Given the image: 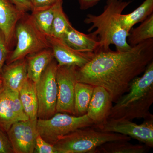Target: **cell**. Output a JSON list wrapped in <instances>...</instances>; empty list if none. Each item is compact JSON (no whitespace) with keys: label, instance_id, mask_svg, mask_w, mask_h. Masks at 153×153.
<instances>
[{"label":"cell","instance_id":"cell-15","mask_svg":"<svg viewBox=\"0 0 153 153\" xmlns=\"http://www.w3.org/2000/svg\"><path fill=\"white\" fill-rule=\"evenodd\" d=\"M62 39L71 48L80 52L96 53L100 50V44L97 36L93 33L85 34L81 33L72 26Z\"/></svg>","mask_w":153,"mask_h":153},{"label":"cell","instance_id":"cell-17","mask_svg":"<svg viewBox=\"0 0 153 153\" xmlns=\"http://www.w3.org/2000/svg\"><path fill=\"white\" fill-rule=\"evenodd\" d=\"M27 77L36 83L49 63L55 59L52 49L47 48L26 57Z\"/></svg>","mask_w":153,"mask_h":153},{"label":"cell","instance_id":"cell-20","mask_svg":"<svg viewBox=\"0 0 153 153\" xmlns=\"http://www.w3.org/2000/svg\"><path fill=\"white\" fill-rule=\"evenodd\" d=\"M94 87V85L88 83L76 82L74 91V116H81L86 114Z\"/></svg>","mask_w":153,"mask_h":153},{"label":"cell","instance_id":"cell-13","mask_svg":"<svg viewBox=\"0 0 153 153\" xmlns=\"http://www.w3.org/2000/svg\"><path fill=\"white\" fill-rule=\"evenodd\" d=\"M112 102L111 96L106 89L101 86H94L86 114L93 125L100 124L106 120Z\"/></svg>","mask_w":153,"mask_h":153},{"label":"cell","instance_id":"cell-21","mask_svg":"<svg viewBox=\"0 0 153 153\" xmlns=\"http://www.w3.org/2000/svg\"><path fill=\"white\" fill-rule=\"evenodd\" d=\"M148 147L146 145L132 144L127 141H116L103 144L94 153H144Z\"/></svg>","mask_w":153,"mask_h":153},{"label":"cell","instance_id":"cell-4","mask_svg":"<svg viewBox=\"0 0 153 153\" xmlns=\"http://www.w3.org/2000/svg\"><path fill=\"white\" fill-rule=\"evenodd\" d=\"M131 140L128 136L100 131L92 126L78 129L64 136L54 146L58 153H94L99 146L105 143Z\"/></svg>","mask_w":153,"mask_h":153},{"label":"cell","instance_id":"cell-6","mask_svg":"<svg viewBox=\"0 0 153 153\" xmlns=\"http://www.w3.org/2000/svg\"><path fill=\"white\" fill-rule=\"evenodd\" d=\"M87 114L76 116L63 113H56L48 119H38V133L46 141L53 145L62 137L78 129L93 126Z\"/></svg>","mask_w":153,"mask_h":153},{"label":"cell","instance_id":"cell-28","mask_svg":"<svg viewBox=\"0 0 153 153\" xmlns=\"http://www.w3.org/2000/svg\"><path fill=\"white\" fill-rule=\"evenodd\" d=\"M0 153H14L7 134L0 130Z\"/></svg>","mask_w":153,"mask_h":153},{"label":"cell","instance_id":"cell-31","mask_svg":"<svg viewBox=\"0 0 153 153\" xmlns=\"http://www.w3.org/2000/svg\"><path fill=\"white\" fill-rule=\"evenodd\" d=\"M4 85L2 78L1 76V74H0V90L4 87Z\"/></svg>","mask_w":153,"mask_h":153},{"label":"cell","instance_id":"cell-26","mask_svg":"<svg viewBox=\"0 0 153 153\" xmlns=\"http://www.w3.org/2000/svg\"><path fill=\"white\" fill-rule=\"evenodd\" d=\"M10 51L9 46L6 42L5 38L0 30V74L7 59Z\"/></svg>","mask_w":153,"mask_h":153},{"label":"cell","instance_id":"cell-14","mask_svg":"<svg viewBox=\"0 0 153 153\" xmlns=\"http://www.w3.org/2000/svg\"><path fill=\"white\" fill-rule=\"evenodd\" d=\"M25 13L17 8L10 0H0V30L9 46L15 36L18 22Z\"/></svg>","mask_w":153,"mask_h":153},{"label":"cell","instance_id":"cell-22","mask_svg":"<svg viewBox=\"0 0 153 153\" xmlns=\"http://www.w3.org/2000/svg\"><path fill=\"white\" fill-rule=\"evenodd\" d=\"M141 23L138 27L132 28L130 31L127 42L131 47L153 38V13Z\"/></svg>","mask_w":153,"mask_h":153},{"label":"cell","instance_id":"cell-10","mask_svg":"<svg viewBox=\"0 0 153 153\" xmlns=\"http://www.w3.org/2000/svg\"><path fill=\"white\" fill-rule=\"evenodd\" d=\"M28 120L20 101L19 91L4 85L0 90V130L7 134L15 123Z\"/></svg>","mask_w":153,"mask_h":153},{"label":"cell","instance_id":"cell-8","mask_svg":"<svg viewBox=\"0 0 153 153\" xmlns=\"http://www.w3.org/2000/svg\"><path fill=\"white\" fill-rule=\"evenodd\" d=\"M92 126L100 131L125 135L141 142L149 147H153V116L145 119L140 125L128 120L107 118L100 124Z\"/></svg>","mask_w":153,"mask_h":153},{"label":"cell","instance_id":"cell-24","mask_svg":"<svg viewBox=\"0 0 153 153\" xmlns=\"http://www.w3.org/2000/svg\"><path fill=\"white\" fill-rule=\"evenodd\" d=\"M63 2H61L57 6L50 36L60 39H62L65 33L72 26L63 11Z\"/></svg>","mask_w":153,"mask_h":153},{"label":"cell","instance_id":"cell-27","mask_svg":"<svg viewBox=\"0 0 153 153\" xmlns=\"http://www.w3.org/2000/svg\"><path fill=\"white\" fill-rule=\"evenodd\" d=\"M63 0H30L33 10L31 12L47 8Z\"/></svg>","mask_w":153,"mask_h":153},{"label":"cell","instance_id":"cell-5","mask_svg":"<svg viewBox=\"0 0 153 153\" xmlns=\"http://www.w3.org/2000/svg\"><path fill=\"white\" fill-rule=\"evenodd\" d=\"M25 14L17 25L15 31L16 46L13 51L9 54L6 64L50 48L47 36L38 28L31 14Z\"/></svg>","mask_w":153,"mask_h":153},{"label":"cell","instance_id":"cell-12","mask_svg":"<svg viewBox=\"0 0 153 153\" xmlns=\"http://www.w3.org/2000/svg\"><path fill=\"white\" fill-rule=\"evenodd\" d=\"M54 58L59 66H75L78 68L85 66L95 53L80 52L71 48L60 38L47 36Z\"/></svg>","mask_w":153,"mask_h":153},{"label":"cell","instance_id":"cell-2","mask_svg":"<svg viewBox=\"0 0 153 153\" xmlns=\"http://www.w3.org/2000/svg\"><path fill=\"white\" fill-rule=\"evenodd\" d=\"M130 3L123 0H107L100 15L90 14L86 16L84 22L91 25L88 32L96 29L92 33L98 37L100 44L99 51L109 50L111 44L114 45L119 52L131 49L127 42L129 33L123 27L120 20L123 12Z\"/></svg>","mask_w":153,"mask_h":153},{"label":"cell","instance_id":"cell-25","mask_svg":"<svg viewBox=\"0 0 153 153\" xmlns=\"http://www.w3.org/2000/svg\"><path fill=\"white\" fill-rule=\"evenodd\" d=\"M34 153H58L53 145L46 141L38 134L36 137V147Z\"/></svg>","mask_w":153,"mask_h":153},{"label":"cell","instance_id":"cell-19","mask_svg":"<svg viewBox=\"0 0 153 153\" xmlns=\"http://www.w3.org/2000/svg\"><path fill=\"white\" fill-rule=\"evenodd\" d=\"M153 13V0H145L131 13L126 15L122 14L120 17L122 26L127 32L129 33L135 25L142 22Z\"/></svg>","mask_w":153,"mask_h":153},{"label":"cell","instance_id":"cell-11","mask_svg":"<svg viewBox=\"0 0 153 153\" xmlns=\"http://www.w3.org/2000/svg\"><path fill=\"white\" fill-rule=\"evenodd\" d=\"M37 120L19 121L11 126L7 135L14 153L34 152L38 135Z\"/></svg>","mask_w":153,"mask_h":153},{"label":"cell","instance_id":"cell-1","mask_svg":"<svg viewBox=\"0 0 153 153\" xmlns=\"http://www.w3.org/2000/svg\"><path fill=\"white\" fill-rule=\"evenodd\" d=\"M153 59V38L126 52L99 51L85 66L77 68V81L104 88L115 102Z\"/></svg>","mask_w":153,"mask_h":153},{"label":"cell","instance_id":"cell-18","mask_svg":"<svg viewBox=\"0 0 153 153\" xmlns=\"http://www.w3.org/2000/svg\"><path fill=\"white\" fill-rule=\"evenodd\" d=\"M24 111L30 120H38V101L36 83L28 78L19 91Z\"/></svg>","mask_w":153,"mask_h":153},{"label":"cell","instance_id":"cell-30","mask_svg":"<svg viewBox=\"0 0 153 153\" xmlns=\"http://www.w3.org/2000/svg\"><path fill=\"white\" fill-rule=\"evenodd\" d=\"M100 0H78L80 8L86 10L98 4Z\"/></svg>","mask_w":153,"mask_h":153},{"label":"cell","instance_id":"cell-3","mask_svg":"<svg viewBox=\"0 0 153 153\" xmlns=\"http://www.w3.org/2000/svg\"><path fill=\"white\" fill-rule=\"evenodd\" d=\"M127 92L116 102L107 118L131 120L153 116L149 111L153 102V61L142 76L133 79Z\"/></svg>","mask_w":153,"mask_h":153},{"label":"cell","instance_id":"cell-29","mask_svg":"<svg viewBox=\"0 0 153 153\" xmlns=\"http://www.w3.org/2000/svg\"><path fill=\"white\" fill-rule=\"evenodd\" d=\"M11 3L22 12L27 13L33 10L30 0H10Z\"/></svg>","mask_w":153,"mask_h":153},{"label":"cell","instance_id":"cell-9","mask_svg":"<svg viewBox=\"0 0 153 153\" xmlns=\"http://www.w3.org/2000/svg\"><path fill=\"white\" fill-rule=\"evenodd\" d=\"M75 66H59L56 71L58 94L56 113L74 115V91L77 79Z\"/></svg>","mask_w":153,"mask_h":153},{"label":"cell","instance_id":"cell-23","mask_svg":"<svg viewBox=\"0 0 153 153\" xmlns=\"http://www.w3.org/2000/svg\"><path fill=\"white\" fill-rule=\"evenodd\" d=\"M61 2L63 1L59 2L49 8L32 12L31 15L36 25L45 36H51L55 11L58 4Z\"/></svg>","mask_w":153,"mask_h":153},{"label":"cell","instance_id":"cell-16","mask_svg":"<svg viewBox=\"0 0 153 153\" xmlns=\"http://www.w3.org/2000/svg\"><path fill=\"white\" fill-rule=\"evenodd\" d=\"M1 74L4 86L19 91L28 79L26 57L4 65Z\"/></svg>","mask_w":153,"mask_h":153},{"label":"cell","instance_id":"cell-7","mask_svg":"<svg viewBox=\"0 0 153 153\" xmlns=\"http://www.w3.org/2000/svg\"><path fill=\"white\" fill-rule=\"evenodd\" d=\"M57 66L58 63L54 59L36 83L38 119H48L56 113L58 94L56 76Z\"/></svg>","mask_w":153,"mask_h":153}]
</instances>
